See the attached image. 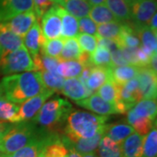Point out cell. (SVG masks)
I'll return each instance as SVG.
<instances>
[{
	"label": "cell",
	"instance_id": "cell-33",
	"mask_svg": "<svg viewBox=\"0 0 157 157\" xmlns=\"http://www.w3.org/2000/svg\"><path fill=\"white\" fill-rule=\"evenodd\" d=\"M81 52H82V51L80 49L75 38L65 39L61 53L59 57V59L62 61L78 60V57L81 54Z\"/></svg>",
	"mask_w": 157,
	"mask_h": 157
},
{
	"label": "cell",
	"instance_id": "cell-49",
	"mask_svg": "<svg viewBox=\"0 0 157 157\" xmlns=\"http://www.w3.org/2000/svg\"><path fill=\"white\" fill-rule=\"evenodd\" d=\"M81 157H99L97 155L95 152H92V153H88V154H85V155H82Z\"/></svg>",
	"mask_w": 157,
	"mask_h": 157
},
{
	"label": "cell",
	"instance_id": "cell-3",
	"mask_svg": "<svg viewBox=\"0 0 157 157\" xmlns=\"http://www.w3.org/2000/svg\"><path fill=\"white\" fill-rule=\"evenodd\" d=\"M38 135L33 124L21 122L11 125L0 139V150L3 154L11 155L29 144Z\"/></svg>",
	"mask_w": 157,
	"mask_h": 157
},
{
	"label": "cell",
	"instance_id": "cell-27",
	"mask_svg": "<svg viewBox=\"0 0 157 157\" xmlns=\"http://www.w3.org/2000/svg\"><path fill=\"white\" fill-rule=\"evenodd\" d=\"M140 41V45L153 52H157V33H154L147 25L134 26Z\"/></svg>",
	"mask_w": 157,
	"mask_h": 157
},
{
	"label": "cell",
	"instance_id": "cell-18",
	"mask_svg": "<svg viewBox=\"0 0 157 157\" xmlns=\"http://www.w3.org/2000/svg\"><path fill=\"white\" fill-rule=\"evenodd\" d=\"M144 136L134 133L121 143L122 157H142Z\"/></svg>",
	"mask_w": 157,
	"mask_h": 157
},
{
	"label": "cell",
	"instance_id": "cell-10",
	"mask_svg": "<svg viewBox=\"0 0 157 157\" xmlns=\"http://www.w3.org/2000/svg\"><path fill=\"white\" fill-rule=\"evenodd\" d=\"M34 11L33 0H0V22H6L16 15Z\"/></svg>",
	"mask_w": 157,
	"mask_h": 157
},
{
	"label": "cell",
	"instance_id": "cell-42",
	"mask_svg": "<svg viewBox=\"0 0 157 157\" xmlns=\"http://www.w3.org/2000/svg\"><path fill=\"white\" fill-rule=\"evenodd\" d=\"M33 3L35 15L39 19L50 9L51 6L53 5L52 0H33Z\"/></svg>",
	"mask_w": 157,
	"mask_h": 157
},
{
	"label": "cell",
	"instance_id": "cell-40",
	"mask_svg": "<svg viewBox=\"0 0 157 157\" xmlns=\"http://www.w3.org/2000/svg\"><path fill=\"white\" fill-rule=\"evenodd\" d=\"M77 42L82 52L92 54L97 47V39L94 36L85 33H78L76 37Z\"/></svg>",
	"mask_w": 157,
	"mask_h": 157
},
{
	"label": "cell",
	"instance_id": "cell-46",
	"mask_svg": "<svg viewBox=\"0 0 157 157\" xmlns=\"http://www.w3.org/2000/svg\"><path fill=\"white\" fill-rule=\"evenodd\" d=\"M11 125L6 123H3V122H0V139L2 138V136L6 134V132L7 131V129L9 128Z\"/></svg>",
	"mask_w": 157,
	"mask_h": 157
},
{
	"label": "cell",
	"instance_id": "cell-48",
	"mask_svg": "<svg viewBox=\"0 0 157 157\" xmlns=\"http://www.w3.org/2000/svg\"><path fill=\"white\" fill-rule=\"evenodd\" d=\"M67 157H81V155L80 154H78V152L74 151L73 149H71V150H68V154Z\"/></svg>",
	"mask_w": 157,
	"mask_h": 157
},
{
	"label": "cell",
	"instance_id": "cell-41",
	"mask_svg": "<svg viewBox=\"0 0 157 157\" xmlns=\"http://www.w3.org/2000/svg\"><path fill=\"white\" fill-rule=\"evenodd\" d=\"M79 33H85L98 37L97 34V25L89 17L80 18L78 21Z\"/></svg>",
	"mask_w": 157,
	"mask_h": 157
},
{
	"label": "cell",
	"instance_id": "cell-31",
	"mask_svg": "<svg viewBox=\"0 0 157 157\" xmlns=\"http://www.w3.org/2000/svg\"><path fill=\"white\" fill-rule=\"evenodd\" d=\"M99 157H122L121 145L103 135L99 143Z\"/></svg>",
	"mask_w": 157,
	"mask_h": 157
},
{
	"label": "cell",
	"instance_id": "cell-53",
	"mask_svg": "<svg viewBox=\"0 0 157 157\" xmlns=\"http://www.w3.org/2000/svg\"><path fill=\"white\" fill-rule=\"evenodd\" d=\"M52 3H53V4L59 5V1H60V0H52Z\"/></svg>",
	"mask_w": 157,
	"mask_h": 157
},
{
	"label": "cell",
	"instance_id": "cell-7",
	"mask_svg": "<svg viewBox=\"0 0 157 157\" xmlns=\"http://www.w3.org/2000/svg\"><path fill=\"white\" fill-rule=\"evenodd\" d=\"M55 92L50 89H46L39 94L25 101L21 104L18 110V119L20 122H27L29 121H33L38 115L40 108L45 103L46 100L52 95Z\"/></svg>",
	"mask_w": 157,
	"mask_h": 157
},
{
	"label": "cell",
	"instance_id": "cell-16",
	"mask_svg": "<svg viewBox=\"0 0 157 157\" xmlns=\"http://www.w3.org/2000/svg\"><path fill=\"white\" fill-rule=\"evenodd\" d=\"M22 46H24L22 38L10 31L5 23L0 22V47L3 52H14Z\"/></svg>",
	"mask_w": 157,
	"mask_h": 157
},
{
	"label": "cell",
	"instance_id": "cell-45",
	"mask_svg": "<svg viewBox=\"0 0 157 157\" xmlns=\"http://www.w3.org/2000/svg\"><path fill=\"white\" fill-rule=\"evenodd\" d=\"M157 14L155 13L152 18L150 19V21L148 23V25H147V26L149 27V28L151 29L152 31L154 32V33H156L157 32Z\"/></svg>",
	"mask_w": 157,
	"mask_h": 157
},
{
	"label": "cell",
	"instance_id": "cell-9",
	"mask_svg": "<svg viewBox=\"0 0 157 157\" xmlns=\"http://www.w3.org/2000/svg\"><path fill=\"white\" fill-rule=\"evenodd\" d=\"M136 78L139 83V94L140 100L156 99V73H154L148 67H141L139 68Z\"/></svg>",
	"mask_w": 157,
	"mask_h": 157
},
{
	"label": "cell",
	"instance_id": "cell-14",
	"mask_svg": "<svg viewBox=\"0 0 157 157\" xmlns=\"http://www.w3.org/2000/svg\"><path fill=\"white\" fill-rule=\"evenodd\" d=\"M45 40V38L42 34L40 25L38 21L34 23L33 25L30 28L27 33L23 38L24 45L27 49L30 55L32 56L38 54L40 52Z\"/></svg>",
	"mask_w": 157,
	"mask_h": 157
},
{
	"label": "cell",
	"instance_id": "cell-11",
	"mask_svg": "<svg viewBox=\"0 0 157 157\" xmlns=\"http://www.w3.org/2000/svg\"><path fill=\"white\" fill-rule=\"evenodd\" d=\"M36 21L37 18L35 12L34 11H31L19 13L4 23L10 31L23 39Z\"/></svg>",
	"mask_w": 157,
	"mask_h": 157
},
{
	"label": "cell",
	"instance_id": "cell-43",
	"mask_svg": "<svg viewBox=\"0 0 157 157\" xmlns=\"http://www.w3.org/2000/svg\"><path fill=\"white\" fill-rule=\"evenodd\" d=\"M111 63L112 67H123L129 65L125 59L121 49H117L111 52Z\"/></svg>",
	"mask_w": 157,
	"mask_h": 157
},
{
	"label": "cell",
	"instance_id": "cell-28",
	"mask_svg": "<svg viewBox=\"0 0 157 157\" xmlns=\"http://www.w3.org/2000/svg\"><path fill=\"white\" fill-rule=\"evenodd\" d=\"M19 107L17 104L8 101L5 96L0 98V121L11 123H19Z\"/></svg>",
	"mask_w": 157,
	"mask_h": 157
},
{
	"label": "cell",
	"instance_id": "cell-26",
	"mask_svg": "<svg viewBox=\"0 0 157 157\" xmlns=\"http://www.w3.org/2000/svg\"><path fill=\"white\" fill-rule=\"evenodd\" d=\"M131 109L138 117L147 118L153 121H155L157 112L156 99L140 100Z\"/></svg>",
	"mask_w": 157,
	"mask_h": 157
},
{
	"label": "cell",
	"instance_id": "cell-19",
	"mask_svg": "<svg viewBox=\"0 0 157 157\" xmlns=\"http://www.w3.org/2000/svg\"><path fill=\"white\" fill-rule=\"evenodd\" d=\"M59 14L61 19V38L73 39L79 33L77 18L69 14L65 9L59 6Z\"/></svg>",
	"mask_w": 157,
	"mask_h": 157
},
{
	"label": "cell",
	"instance_id": "cell-25",
	"mask_svg": "<svg viewBox=\"0 0 157 157\" xmlns=\"http://www.w3.org/2000/svg\"><path fill=\"white\" fill-rule=\"evenodd\" d=\"M33 62L34 71H46L50 73H56L57 67L62 62L59 58H52L46 56L41 52H39L38 54L32 56Z\"/></svg>",
	"mask_w": 157,
	"mask_h": 157
},
{
	"label": "cell",
	"instance_id": "cell-29",
	"mask_svg": "<svg viewBox=\"0 0 157 157\" xmlns=\"http://www.w3.org/2000/svg\"><path fill=\"white\" fill-rule=\"evenodd\" d=\"M106 3L118 22L124 24L131 19L129 6L123 0H106Z\"/></svg>",
	"mask_w": 157,
	"mask_h": 157
},
{
	"label": "cell",
	"instance_id": "cell-8",
	"mask_svg": "<svg viewBox=\"0 0 157 157\" xmlns=\"http://www.w3.org/2000/svg\"><path fill=\"white\" fill-rule=\"evenodd\" d=\"M129 9L130 17L135 25H147L156 13V0H136Z\"/></svg>",
	"mask_w": 157,
	"mask_h": 157
},
{
	"label": "cell",
	"instance_id": "cell-52",
	"mask_svg": "<svg viewBox=\"0 0 157 157\" xmlns=\"http://www.w3.org/2000/svg\"><path fill=\"white\" fill-rule=\"evenodd\" d=\"M0 157H11V155H6V154H2Z\"/></svg>",
	"mask_w": 157,
	"mask_h": 157
},
{
	"label": "cell",
	"instance_id": "cell-55",
	"mask_svg": "<svg viewBox=\"0 0 157 157\" xmlns=\"http://www.w3.org/2000/svg\"><path fill=\"white\" fill-rule=\"evenodd\" d=\"M2 53H3V51H2V48L0 47V57H1V55H2Z\"/></svg>",
	"mask_w": 157,
	"mask_h": 157
},
{
	"label": "cell",
	"instance_id": "cell-17",
	"mask_svg": "<svg viewBox=\"0 0 157 157\" xmlns=\"http://www.w3.org/2000/svg\"><path fill=\"white\" fill-rule=\"evenodd\" d=\"M139 67L134 66H123V67H108L109 79L118 86H123L128 81L137 76Z\"/></svg>",
	"mask_w": 157,
	"mask_h": 157
},
{
	"label": "cell",
	"instance_id": "cell-24",
	"mask_svg": "<svg viewBox=\"0 0 157 157\" xmlns=\"http://www.w3.org/2000/svg\"><path fill=\"white\" fill-rule=\"evenodd\" d=\"M127 121L128 124H129L134 130L137 132V134L142 136L147 135L153 128L154 124L156 122V121H153L147 118H140L136 116L135 113L132 111V109H130L127 113Z\"/></svg>",
	"mask_w": 157,
	"mask_h": 157
},
{
	"label": "cell",
	"instance_id": "cell-21",
	"mask_svg": "<svg viewBox=\"0 0 157 157\" xmlns=\"http://www.w3.org/2000/svg\"><path fill=\"white\" fill-rule=\"evenodd\" d=\"M59 6L65 9L75 18L88 17L91 5L86 0H60Z\"/></svg>",
	"mask_w": 157,
	"mask_h": 157
},
{
	"label": "cell",
	"instance_id": "cell-35",
	"mask_svg": "<svg viewBox=\"0 0 157 157\" xmlns=\"http://www.w3.org/2000/svg\"><path fill=\"white\" fill-rule=\"evenodd\" d=\"M157 154V128L153 127L150 132L144 136L142 144V157H156Z\"/></svg>",
	"mask_w": 157,
	"mask_h": 157
},
{
	"label": "cell",
	"instance_id": "cell-36",
	"mask_svg": "<svg viewBox=\"0 0 157 157\" xmlns=\"http://www.w3.org/2000/svg\"><path fill=\"white\" fill-rule=\"evenodd\" d=\"M91 63L93 67H112L110 52L102 46H97L95 51L91 54Z\"/></svg>",
	"mask_w": 157,
	"mask_h": 157
},
{
	"label": "cell",
	"instance_id": "cell-30",
	"mask_svg": "<svg viewBox=\"0 0 157 157\" xmlns=\"http://www.w3.org/2000/svg\"><path fill=\"white\" fill-rule=\"evenodd\" d=\"M84 67L78 60L62 61L57 67L56 73L64 78H78L83 71Z\"/></svg>",
	"mask_w": 157,
	"mask_h": 157
},
{
	"label": "cell",
	"instance_id": "cell-56",
	"mask_svg": "<svg viewBox=\"0 0 157 157\" xmlns=\"http://www.w3.org/2000/svg\"><path fill=\"white\" fill-rule=\"evenodd\" d=\"M2 154H3V153H2V152H1V150H0V155H1Z\"/></svg>",
	"mask_w": 157,
	"mask_h": 157
},
{
	"label": "cell",
	"instance_id": "cell-5",
	"mask_svg": "<svg viewBox=\"0 0 157 157\" xmlns=\"http://www.w3.org/2000/svg\"><path fill=\"white\" fill-rule=\"evenodd\" d=\"M0 68L4 74L34 71L33 59L25 45L14 52H3L0 57Z\"/></svg>",
	"mask_w": 157,
	"mask_h": 157
},
{
	"label": "cell",
	"instance_id": "cell-37",
	"mask_svg": "<svg viewBox=\"0 0 157 157\" xmlns=\"http://www.w3.org/2000/svg\"><path fill=\"white\" fill-rule=\"evenodd\" d=\"M39 73L41 74V78L45 88L52 90L53 92L61 90L66 78H64L56 73H50L46 71L39 72Z\"/></svg>",
	"mask_w": 157,
	"mask_h": 157
},
{
	"label": "cell",
	"instance_id": "cell-22",
	"mask_svg": "<svg viewBox=\"0 0 157 157\" xmlns=\"http://www.w3.org/2000/svg\"><path fill=\"white\" fill-rule=\"evenodd\" d=\"M135 132L134 128L129 124L117 122L111 125H106L104 135H107V137L121 145L125 139H127L129 135L134 134Z\"/></svg>",
	"mask_w": 157,
	"mask_h": 157
},
{
	"label": "cell",
	"instance_id": "cell-15",
	"mask_svg": "<svg viewBox=\"0 0 157 157\" xmlns=\"http://www.w3.org/2000/svg\"><path fill=\"white\" fill-rule=\"evenodd\" d=\"M64 95L68 97L75 102L82 101L91 96L85 86L78 79V78H72L65 79L64 85L60 90Z\"/></svg>",
	"mask_w": 157,
	"mask_h": 157
},
{
	"label": "cell",
	"instance_id": "cell-44",
	"mask_svg": "<svg viewBox=\"0 0 157 157\" xmlns=\"http://www.w3.org/2000/svg\"><path fill=\"white\" fill-rule=\"evenodd\" d=\"M147 67L149 68L150 70H152L155 73L157 74V55L156 53H155L153 56H152L150 62H149V65Z\"/></svg>",
	"mask_w": 157,
	"mask_h": 157
},
{
	"label": "cell",
	"instance_id": "cell-34",
	"mask_svg": "<svg viewBox=\"0 0 157 157\" xmlns=\"http://www.w3.org/2000/svg\"><path fill=\"white\" fill-rule=\"evenodd\" d=\"M121 30H122L121 23L110 22L107 23V24L98 25L97 34H98V37H100V38L116 40L121 33Z\"/></svg>",
	"mask_w": 157,
	"mask_h": 157
},
{
	"label": "cell",
	"instance_id": "cell-54",
	"mask_svg": "<svg viewBox=\"0 0 157 157\" xmlns=\"http://www.w3.org/2000/svg\"><path fill=\"white\" fill-rule=\"evenodd\" d=\"M38 157H45V155H44V154H43V152H41V153L39 154V155H38Z\"/></svg>",
	"mask_w": 157,
	"mask_h": 157
},
{
	"label": "cell",
	"instance_id": "cell-51",
	"mask_svg": "<svg viewBox=\"0 0 157 157\" xmlns=\"http://www.w3.org/2000/svg\"><path fill=\"white\" fill-rule=\"evenodd\" d=\"M4 94V90H3V87H2V85L0 84V98L3 96Z\"/></svg>",
	"mask_w": 157,
	"mask_h": 157
},
{
	"label": "cell",
	"instance_id": "cell-39",
	"mask_svg": "<svg viewBox=\"0 0 157 157\" xmlns=\"http://www.w3.org/2000/svg\"><path fill=\"white\" fill-rule=\"evenodd\" d=\"M63 45H64V39L62 38L49 39V40L45 39V42L42 45L40 52L46 56L52 57V58H59L61 53Z\"/></svg>",
	"mask_w": 157,
	"mask_h": 157
},
{
	"label": "cell",
	"instance_id": "cell-38",
	"mask_svg": "<svg viewBox=\"0 0 157 157\" xmlns=\"http://www.w3.org/2000/svg\"><path fill=\"white\" fill-rule=\"evenodd\" d=\"M97 94L105 101L114 106L117 101L118 86L114 84L111 79H108L98 89Z\"/></svg>",
	"mask_w": 157,
	"mask_h": 157
},
{
	"label": "cell",
	"instance_id": "cell-47",
	"mask_svg": "<svg viewBox=\"0 0 157 157\" xmlns=\"http://www.w3.org/2000/svg\"><path fill=\"white\" fill-rule=\"evenodd\" d=\"M89 3L91 6H101L104 5V3H106V0H86Z\"/></svg>",
	"mask_w": 157,
	"mask_h": 157
},
{
	"label": "cell",
	"instance_id": "cell-13",
	"mask_svg": "<svg viewBox=\"0 0 157 157\" xmlns=\"http://www.w3.org/2000/svg\"><path fill=\"white\" fill-rule=\"evenodd\" d=\"M78 106L86 108L92 112L95 113L102 116H107L109 114L117 113L113 105L101 99L97 94H92L82 101L76 102Z\"/></svg>",
	"mask_w": 157,
	"mask_h": 157
},
{
	"label": "cell",
	"instance_id": "cell-32",
	"mask_svg": "<svg viewBox=\"0 0 157 157\" xmlns=\"http://www.w3.org/2000/svg\"><path fill=\"white\" fill-rule=\"evenodd\" d=\"M89 17L98 25L110 22H118L111 11L105 5L93 6L89 11Z\"/></svg>",
	"mask_w": 157,
	"mask_h": 157
},
{
	"label": "cell",
	"instance_id": "cell-12",
	"mask_svg": "<svg viewBox=\"0 0 157 157\" xmlns=\"http://www.w3.org/2000/svg\"><path fill=\"white\" fill-rule=\"evenodd\" d=\"M104 131H105V129L102 131H100L98 134H96L94 137H92L90 139H78L73 142H70L63 135L61 137V140L62 142L65 144V146L67 147L68 150L73 149L82 155L85 154L95 152V150L99 147L101 139L104 135Z\"/></svg>",
	"mask_w": 157,
	"mask_h": 157
},
{
	"label": "cell",
	"instance_id": "cell-23",
	"mask_svg": "<svg viewBox=\"0 0 157 157\" xmlns=\"http://www.w3.org/2000/svg\"><path fill=\"white\" fill-rule=\"evenodd\" d=\"M46 134H39L26 146L11 155V157H38L45 143Z\"/></svg>",
	"mask_w": 157,
	"mask_h": 157
},
{
	"label": "cell",
	"instance_id": "cell-4",
	"mask_svg": "<svg viewBox=\"0 0 157 157\" xmlns=\"http://www.w3.org/2000/svg\"><path fill=\"white\" fill-rule=\"evenodd\" d=\"M72 109V104L69 101L57 97L45 102L34 119V121L43 128L56 132L57 126L67 121Z\"/></svg>",
	"mask_w": 157,
	"mask_h": 157
},
{
	"label": "cell",
	"instance_id": "cell-2",
	"mask_svg": "<svg viewBox=\"0 0 157 157\" xmlns=\"http://www.w3.org/2000/svg\"><path fill=\"white\" fill-rule=\"evenodd\" d=\"M107 116L84 111H74L67 119L64 137L70 142L78 139H90L105 129Z\"/></svg>",
	"mask_w": 157,
	"mask_h": 157
},
{
	"label": "cell",
	"instance_id": "cell-50",
	"mask_svg": "<svg viewBox=\"0 0 157 157\" xmlns=\"http://www.w3.org/2000/svg\"><path fill=\"white\" fill-rule=\"evenodd\" d=\"M123 1L125 2V3H127V4L128 5V6H130L132 4H133V3H134V2H135V1H136V0H123Z\"/></svg>",
	"mask_w": 157,
	"mask_h": 157
},
{
	"label": "cell",
	"instance_id": "cell-20",
	"mask_svg": "<svg viewBox=\"0 0 157 157\" xmlns=\"http://www.w3.org/2000/svg\"><path fill=\"white\" fill-rule=\"evenodd\" d=\"M108 79H109L108 67H93L91 68L89 77L86 82L85 87L92 95L94 92L97 91Z\"/></svg>",
	"mask_w": 157,
	"mask_h": 157
},
{
	"label": "cell",
	"instance_id": "cell-1",
	"mask_svg": "<svg viewBox=\"0 0 157 157\" xmlns=\"http://www.w3.org/2000/svg\"><path fill=\"white\" fill-rule=\"evenodd\" d=\"M1 85L5 97L15 104H22L46 89L40 73L35 71L6 76L2 79Z\"/></svg>",
	"mask_w": 157,
	"mask_h": 157
},
{
	"label": "cell",
	"instance_id": "cell-6",
	"mask_svg": "<svg viewBox=\"0 0 157 157\" xmlns=\"http://www.w3.org/2000/svg\"><path fill=\"white\" fill-rule=\"evenodd\" d=\"M41 31L46 40L61 38V19L59 14V5L53 4L40 18Z\"/></svg>",
	"mask_w": 157,
	"mask_h": 157
}]
</instances>
